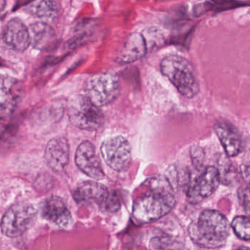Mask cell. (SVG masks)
Masks as SVG:
<instances>
[{"label": "cell", "mask_w": 250, "mask_h": 250, "mask_svg": "<svg viewBox=\"0 0 250 250\" xmlns=\"http://www.w3.org/2000/svg\"><path fill=\"white\" fill-rule=\"evenodd\" d=\"M231 227L238 238L244 241H250V225L248 216H235Z\"/></svg>", "instance_id": "obj_21"}, {"label": "cell", "mask_w": 250, "mask_h": 250, "mask_svg": "<svg viewBox=\"0 0 250 250\" xmlns=\"http://www.w3.org/2000/svg\"><path fill=\"white\" fill-rule=\"evenodd\" d=\"M68 115L74 126L87 131L99 129L104 120L101 109L83 95L73 96L68 100Z\"/></svg>", "instance_id": "obj_5"}, {"label": "cell", "mask_w": 250, "mask_h": 250, "mask_svg": "<svg viewBox=\"0 0 250 250\" xmlns=\"http://www.w3.org/2000/svg\"><path fill=\"white\" fill-rule=\"evenodd\" d=\"M229 234L226 216L216 210H205L188 227L191 241L199 247L216 249L223 247Z\"/></svg>", "instance_id": "obj_2"}, {"label": "cell", "mask_w": 250, "mask_h": 250, "mask_svg": "<svg viewBox=\"0 0 250 250\" xmlns=\"http://www.w3.org/2000/svg\"><path fill=\"white\" fill-rule=\"evenodd\" d=\"M42 216L61 228H67L72 222V216L65 202L58 197H51L42 203Z\"/></svg>", "instance_id": "obj_14"}, {"label": "cell", "mask_w": 250, "mask_h": 250, "mask_svg": "<svg viewBox=\"0 0 250 250\" xmlns=\"http://www.w3.org/2000/svg\"><path fill=\"white\" fill-rule=\"evenodd\" d=\"M150 250H181V243L168 235H160L151 238Z\"/></svg>", "instance_id": "obj_19"}, {"label": "cell", "mask_w": 250, "mask_h": 250, "mask_svg": "<svg viewBox=\"0 0 250 250\" xmlns=\"http://www.w3.org/2000/svg\"><path fill=\"white\" fill-rule=\"evenodd\" d=\"M101 153L106 165L117 172L126 171L131 165V146L122 136L105 140L101 146Z\"/></svg>", "instance_id": "obj_7"}, {"label": "cell", "mask_w": 250, "mask_h": 250, "mask_svg": "<svg viewBox=\"0 0 250 250\" xmlns=\"http://www.w3.org/2000/svg\"><path fill=\"white\" fill-rule=\"evenodd\" d=\"M235 250H250V249H249L248 247H242Z\"/></svg>", "instance_id": "obj_25"}, {"label": "cell", "mask_w": 250, "mask_h": 250, "mask_svg": "<svg viewBox=\"0 0 250 250\" xmlns=\"http://www.w3.org/2000/svg\"><path fill=\"white\" fill-rule=\"evenodd\" d=\"M30 40L35 48L44 50L50 47L56 41L53 29L43 22H36L30 26Z\"/></svg>", "instance_id": "obj_17"}, {"label": "cell", "mask_w": 250, "mask_h": 250, "mask_svg": "<svg viewBox=\"0 0 250 250\" xmlns=\"http://www.w3.org/2000/svg\"><path fill=\"white\" fill-rule=\"evenodd\" d=\"M29 11L40 18H52L58 11V5L53 1H40L30 3Z\"/></svg>", "instance_id": "obj_18"}, {"label": "cell", "mask_w": 250, "mask_h": 250, "mask_svg": "<svg viewBox=\"0 0 250 250\" xmlns=\"http://www.w3.org/2000/svg\"><path fill=\"white\" fill-rule=\"evenodd\" d=\"M37 218V210L32 205L17 203L11 206L2 216L0 228L8 237L20 236L33 226Z\"/></svg>", "instance_id": "obj_6"}, {"label": "cell", "mask_w": 250, "mask_h": 250, "mask_svg": "<svg viewBox=\"0 0 250 250\" xmlns=\"http://www.w3.org/2000/svg\"><path fill=\"white\" fill-rule=\"evenodd\" d=\"M141 35L144 39L147 52L160 48L165 42L163 33L159 29L154 27L146 29Z\"/></svg>", "instance_id": "obj_20"}, {"label": "cell", "mask_w": 250, "mask_h": 250, "mask_svg": "<svg viewBox=\"0 0 250 250\" xmlns=\"http://www.w3.org/2000/svg\"><path fill=\"white\" fill-rule=\"evenodd\" d=\"M19 82L9 76L0 74V118L11 115L18 104Z\"/></svg>", "instance_id": "obj_15"}, {"label": "cell", "mask_w": 250, "mask_h": 250, "mask_svg": "<svg viewBox=\"0 0 250 250\" xmlns=\"http://www.w3.org/2000/svg\"><path fill=\"white\" fill-rule=\"evenodd\" d=\"M2 39L9 47L17 52H24L31 43L28 28L18 18L12 19L8 21Z\"/></svg>", "instance_id": "obj_13"}, {"label": "cell", "mask_w": 250, "mask_h": 250, "mask_svg": "<svg viewBox=\"0 0 250 250\" xmlns=\"http://www.w3.org/2000/svg\"><path fill=\"white\" fill-rule=\"evenodd\" d=\"M69 144L64 137L52 139L45 149V159L49 167L56 172L65 169L69 162Z\"/></svg>", "instance_id": "obj_11"}, {"label": "cell", "mask_w": 250, "mask_h": 250, "mask_svg": "<svg viewBox=\"0 0 250 250\" xmlns=\"http://www.w3.org/2000/svg\"><path fill=\"white\" fill-rule=\"evenodd\" d=\"M75 162L79 169L90 178L102 180L104 177L100 159L90 142H83L77 147Z\"/></svg>", "instance_id": "obj_9"}, {"label": "cell", "mask_w": 250, "mask_h": 250, "mask_svg": "<svg viewBox=\"0 0 250 250\" xmlns=\"http://www.w3.org/2000/svg\"><path fill=\"white\" fill-rule=\"evenodd\" d=\"M214 131L228 156L235 157L242 152L244 139L232 123L226 120H218L214 124Z\"/></svg>", "instance_id": "obj_10"}, {"label": "cell", "mask_w": 250, "mask_h": 250, "mask_svg": "<svg viewBox=\"0 0 250 250\" xmlns=\"http://www.w3.org/2000/svg\"><path fill=\"white\" fill-rule=\"evenodd\" d=\"M84 96L97 107L107 106L119 96L121 83L116 74L100 73L90 76L84 83Z\"/></svg>", "instance_id": "obj_4"}, {"label": "cell", "mask_w": 250, "mask_h": 250, "mask_svg": "<svg viewBox=\"0 0 250 250\" xmlns=\"http://www.w3.org/2000/svg\"><path fill=\"white\" fill-rule=\"evenodd\" d=\"M109 194V190L103 184L95 181H86L77 187L73 197L79 204H96L102 208Z\"/></svg>", "instance_id": "obj_12"}, {"label": "cell", "mask_w": 250, "mask_h": 250, "mask_svg": "<svg viewBox=\"0 0 250 250\" xmlns=\"http://www.w3.org/2000/svg\"><path fill=\"white\" fill-rule=\"evenodd\" d=\"M238 196H239L240 201L244 206V208L248 211L250 208V198H249V187L244 188H240L238 191Z\"/></svg>", "instance_id": "obj_23"}, {"label": "cell", "mask_w": 250, "mask_h": 250, "mask_svg": "<svg viewBox=\"0 0 250 250\" xmlns=\"http://www.w3.org/2000/svg\"><path fill=\"white\" fill-rule=\"evenodd\" d=\"M147 53L146 43L141 34L133 33L127 38L118 58V63L129 64L144 58Z\"/></svg>", "instance_id": "obj_16"}, {"label": "cell", "mask_w": 250, "mask_h": 250, "mask_svg": "<svg viewBox=\"0 0 250 250\" xmlns=\"http://www.w3.org/2000/svg\"><path fill=\"white\" fill-rule=\"evenodd\" d=\"M221 182V174L217 168L208 166L197 177L188 191V197L192 203H198L207 198L217 189Z\"/></svg>", "instance_id": "obj_8"}, {"label": "cell", "mask_w": 250, "mask_h": 250, "mask_svg": "<svg viewBox=\"0 0 250 250\" xmlns=\"http://www.w3.org/2000/svg\"><path fill=\"white\" fill-rule=\"evenodd\" d=\"M160 69L180 93L187 99L200 92V83L192 64L184 57L169 55L162 60Z\"/></svg>", "instance_id": "obj_3"}, {"label": "cell", "mask_w": 250, "mask_h": 250, "mask_svg": "<svg viewBox=\"0 0 250 250\" xmlns=\"http://www.w3.org/2000/svg\"><path fill=\"white\" fill-rule=\"evenodd\" d=\"M147 191L137 197L133 205L132 216L140 224L159 220L175 206V194L168 179L162 175L147 180Z\"/></svg>", "instance_id": "obj_1"}, {"label": "cell", "mask_w": 250, "mask_h": 250, "mask_svg": "<svg viewBox=\"0 0 250 250\" xmlns=\"http://www.w3.org/2000/svg\"><path fill=\"white\" fill-rule=\"evenodd\" d=\"M191 160L193 164L197 168L200 167L203 165L204 160V152L203 149L198 146H194L191 149Z\"/></svg>", "instance_id": "obj_22"}, {"label": "cell", "mask_w": 250, "mask_h": 250, "mask_svg": "<svg viewBox=\"0 0 250 250\" xmlns=\"http://www.w3.org/2000/svg\"><path fill=\"white\" fill-rule=\"evenodd\" d=\"M5 4H6V2L5 1H0V12L5 8Z\"/></svg>", "instance_id": "obj_24"}]
</instances>
